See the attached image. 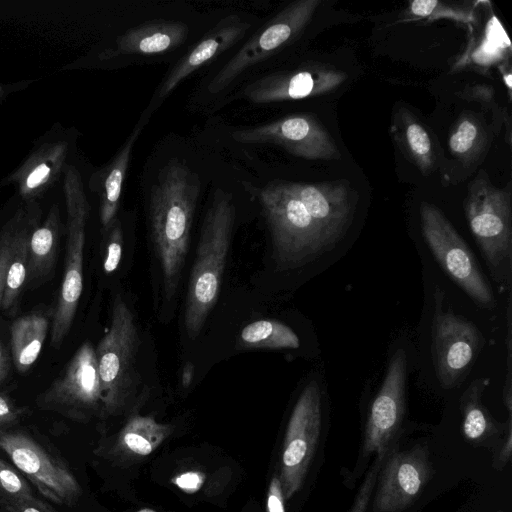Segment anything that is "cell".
<instances>
[{
    "instance_id": "obj_36",
    "label": "cell",
    "mask_w": 512,
    "mask_h": 512,
    "mask_svg": "<svg viewBox=\"0 0 512 512\" xmlns=\"http://www.w3.org/2000/svg\"><path fill=\"white\" fill-rule=\"evenodd\" d=\"M0 512H58L37 496L0 505Z\"/></svg>"
},
{
    "instance_id": "obj_26",
    "label": "cell",
    "mask_w": 512,
    "mask_h": 512,
    "mask_svg": "<svg viewBox=\"0 0 512 512\" xmlns=\"http://www.w3.org/2000/svg\"><path fill=\"white\" fill-rule=\"evenodd\" d=\"M240 343L247 348L296 349L300 345V340L297 334L282 322L258 320L242 329Z\"/></svg>"
},
{
    "instance_id": "obj_40",
    "label": "cell",
    "mask_w": 512,
    "mask_h": 512,
    "mask_svg": "<svg viewBox=\"0 0 512 512\" xmlns=\"http://www.w3.org/2000/svg\"><path fill=\"white\" fill-rule=\"evenodd\" d=\"M194 365L187 362L182 370L181 383L184 388H188L193 379Z\"/></svg>"
},
{
    "instance_id": "obj_8",
    "label": "cell",
    "mask_w": 512,
    "mask_h": 512,
    "mask_svg": "<svg viewBox=\"0 0 512 512\" xmlns=\"http://www.w3.org/2000/svg\"><path fill=\"white\" fill-rule=\"evenodd\" d=\"M35 403L41 410L82 423L106 417L96 352L89 341L79 346L63 373Z\"/></svg>"
},
{
    "instance_id": "obj_22",
    "label": "cell",
    "mask_w": 512,
    "mask_h": 512,
    "mask_svg": "<svg viewBox=\"0 0 512 512\" xmlns=\"http://www.w3.org/2000/svg\"><path fill=\"white\" fill-rule=\"evenodd\" d=\"M60 211L52 205L42 224H37L28 241L26 285L30 288L49 280L54 272L60 238Z\"/></svg>"
},
{
    "instance_id": "obj_18",
    "label": "cell",
    "mask_w": 512,
    "mask_h": 512,
    "mask_svg": "<svg viewBox=\"0 0 512 512\" xmlns=\"http://www.w3.org/2000/svg\"><path fill=\"white\" fill-rule=\"evenodd\" d=\"M250 24L237 16L221 20L193 49L180 59L160 85L157 97H167L187 76L235 44Z\"/></svg>"
},
{
    "instance_id": "obj_5",
    "label": "cell",
    "mask_w": 512,
    "mask_h": 512,
    "mask_svg": "<svg viewBox=\"0 0 512 512\" xmlns=\"http://www.w3.org/2000/svg\"><path fill=\"white\" fill-rule=\"evenodd\" d=\"M63 172L67 240L63 278L50 330L55 349L62 345L72 327L82 294L85 227L90 211L79 171L66 165Z\"/></svg>"
},
{
    "instance_id": "obj_7",
    "label": "cell",
    "mask_w": 512,
    "mask_h": 512,
    "mask_svg": "<svg viewBox=\"0 0 512 512\" xmlns=\"http://www.w3.org/2000/svg\"><path fill=\"white\" fill-rule=\"evenodd\" d=\"M0 450L51 502L71 507L80 499L81 485L66 461L30 432L0 429Z\"/></svg>"
},
{
    "instance_id": "obj_29",
    "label": "cell",
    "mask_w": 512,
    "mask_h": 512,
    "mask_svg": "<svg viewBox=\"0 0 512 512\" xmlns=\"http://www.w3.org/2000/svg\"><path fill=\"white\" fill-rule=\"evenodd\" d=\"M40 215L41 211L36 201L28 202L26 206L20 208L0 230V309L7 269L15 246L26 227Z\"/></svg>"
},
{
    "instance_id": "obj_4",
    "label": "cell",
    "mask_w": 512,
    "mask_h": 512,
    "mask_svg": "<svg viewBox=\"0 0 512 512\" xmlns=\"http://www.w3.org/2000/svg\"><path fill=\"white\" fill-rule=\"evenodd\" d=\"M138 344L135 317L126 301L117 295L110 327L95 349L106 417L124 412L136 392Z\"/></svg>"
},
{
    "instance_id": "obj_35",
    "label": "cell",
    "mask_w": 512,
    "mask_h": 512,
    "mask_svg": "<svg viewBox=\"0 0 512 512\" xmlns=\"http://www.w3.org/2000/svg\"><path fill=\"white\" fill-rule=\"evenodd\" d=\"M171 481L182 491L193 494L203 487L206 475L200 470L188 469L176 474Z\"/></svg>"
},
{
    "instance_id": "obj_10",
    "label": "cell",
    "mask_w": 512,
    "mask_h": 512,
    "mask_svg": "<svg viewBox=\"0 0 512 512\" xmlns=\"http://www.w3.org/2000/svg\"><path fill=\"white\" fill-rule=\"evenodd\" d=\"M432 319V359L437 378L444 388H452L465 376L484 339L476 325L465 318L445 311L444 292L434 287Z\"/></svg>"
},
{
    "instance_id": "obj_43",
    "label": "cell",
    "mask_w": 512,
    "mask_h": 512,
    "mask_svg": "<svg viewBox=\"0 0 512 512\" xmlns=\"http://www.w3.org/2000/svg\"><path fill=\"white\" fill-rule=\"evenodd\" d=\"M498 512H503V511H498Z\"/></svg>"
},
{
    "instance_id": "obj_11",
    "label": "cell",
    "mask_w": 512,
    "mask_h": 512,
    "mask_svg": "<svg viewBox=\"0 0 512 512\" xmlns=\"http://www.w3.org/2000/svg\"><path fill=\"white\" fill-rule=\"evenodd\" d=\"M321 419V391L313 380L299 395L285 432L279 472L285 500L304 482L318 444Z\"/></svg>"
},
{
    "instance_id": "obj_24",
    "label": "cell",
    "mask_w": 512,
    "mask_h": 512,
    "mask_svg": "<svg viewBox=\"0 0 512 512\" xmlns=\"http://www.w3.org/2000/svg\"><path fill=\"white\" fill-rule=\"evenodd\" d=\"M392 128L394 139L406 157L422 174L430 173L434 168L435 155L426 129L405 109L395 115Z\"/></svg>"
},
{
    "instance_id": "obj_3",
    "label": "cell",
    "mask_w": 512,
    "mask_h": 512,
    "mask_svg": "<svg viewBox=\"0 0 512 512\" xmlns=\"http://www.w3.org/2000/svg\"><path fill=\"white\" fill-rule=\"evenodd\" d=\"M259 199L277 269L301 267L334 248L286 181L268 183L260 190Z\"/></svg>"
},
{
    "instance_id": "obj_19",
    "label": "cell",
    "mask_w": 512,
    "mask_h": 512,
    "mask_svg": "<svg viewBox=\"0 0 512 512\" xmlns=\"http://www.w3.org/2000/svg\"><path fill=\"white\" fill-rule=\"evenodd\" d=\"M68 144L64 141L44 143L9 176L19 194L28 202H35L58 179L65 168Z\"/></svg>"
},
{
    "instance_id": "obj_33",
    "label": "cell",
    "mask_w": 512,
    "mask_h": 512,
    "mask_svg": "<svg viewBox=\"0 0 512 512\" xmlns=\"http://www.w3.org/2000/svg\"><path fill=\"white\" fill-rule=\"evenodd\" d=\"M104 230L107 232V236L103 269L106 273L109 274L118 268V265L121 261L123 250V233L121 224L116 218Z\"/></svg>"
},
{
    "instance_id": "obj_41",
    "label": "cell",
    "mask_w": 512,
    "mask_h": 512,
    "mask_svg": "<svg viewBox=\"0 0 512 512\" xmlns=\"http://www.w3.org/2000/svg\"><path fill=\"white\" fill-rule=\"evenodd\" d=\"M7 87L0 85V100L7 94Z\"/></svg>"
},
{
    "instance_id": "obj_30",
    "label": "cell",
    "mask_w": 512,
    "mask_h": 512,
    "mask_svg": "<svg viewBox=\"0 0 512 512\" xmlns=\"http://www.w3.org/2000/svg\"><path fill=\"white\" fill-rule=\"evenodd\" d=\"M487 383V379H476L461 397L462 430L469 440L480 439L491 426L489 415L481 404V395Z\"/></svg>"
},
{
    "instance_id": "obj_6",
    "label": "cell",
    "mask_w": 512,
    "mask_h": 512,
    "mask_svg": "<svg viewBox=\"0 0 512 512\" xmlns=\"http://www.w3.org/2000/svg\"><path fill=\"white\" fill-rule=\"evenodd\" d=\"M464 211L471 233L496 278L511 265L510 188L495 187L486 173L480 171L468 184Z\"/></svg>"
},
{
    "instance_id": "obj_39",
    "label": "cell",
    "mask_w": 512,
    "mask_h": 512,
    "mask_svg": "<svg viewBox=\"0 0 512 512\" xmlns=\"http://www.w3.org/2000/svg\"><path fill=\"white\" fill-rule=\"evenodd\" d=\"M510 416L509 415V422H508V433H507V440L506 442L504 443V446L500 452V455H499V461L501 464H505L510 456H511V448H512V437H511V419H510Z\"/></svg>"
},
{
    "instance_id": "obj_1",
    "label": "cell",
    "mask_w": 512,
    "mask_h": 512,
    "mask_svg": "<svg viewBox=\"0 0 512 512\" xmlns=\"http://www.w3.org/2000/svg\"><path fill=\"white\" fill-rule=\"evenodd\" d=\"M200 180L185 163L169 161L152 186L149 219L167 298L176 293L187 251Z\"/></svg>"
},
{
    "instance_id": "obj_27",
    "label": "cell",
    "mask_w": 512,
    "mask_h": 512,
    "mask_svg": "<svg viewBox=\"0 0 512 512\" xmlns=\"http://www.w3.org/2000/svg\"><path fill=\"white\" fill-rule=\"evenodd\" d=\"M40 216L35 218L21 234L11 256L4 287L1 309L10 313L15 309L19 296L26 285L28 241L33 228L38 224Z\"/></svg>"
},
{
    "instance_id": "obj_38",
    "label": "cell",
    "mask_w": 512,
    "mask_h": 512,
    "mask_svg": "<svg viewBox=\"0 0 512 512\" xmlns=\"http://www.w3.org/2000/svg\"><path fill=\"white\" fill-rule=\"evenodd\" d=\"M11 366L10 356L0 339V384L7 378Z\"/></svg>"
},
{
    "instance_id": "obj_32",
    "label": "cell",
    "mask_w": 512,
    "mask_h": 512,
    "mask_svg": "<svg viewBox=\"0 0 512 512\" xmlns=\"http://www.w3.org/2000/svg\"><path fill=\"white\" fill-rule=\"evenodd\" d=\"M409 11L417 18L429 20L445 18L468 23L473 19L471 13L466 9L437 0H414L409 4Z\"/></svg>"
},
{
    "instance_id": "obj_31",
    "label": "cell",
    "mask_w": 512,
    "mask_h": 512,
    "mask_svg": "<svg viewBox=\"0 0 512 512\" xmlns=\"http://www.w3.org/2000/svg\"><path fill=\"white\" fill-rule=\"evenodd\" d=\"M35 496L27 478L11 462L0 458V505Z\"/></svg>"
},
{
    "instance_id": "obj_20",
    "label": "cell",
    "mask_w": 512,
    "mask_h": 512,
    "mask_svg": "<svg viewBox=\"0 0 512 512\" xmlns=\"http://www.w3.org/2000/svg\"><path fill=\"white\" fill-rule=\"evenodd\" d=\"M170 424L151 416L134 415L110 444L97 449V454L116 462L138 460L152 454L172 433Z\"/></svg>"
},
{
    "instance_id": "obj_15",
    "label": "cell",
    "mask_w": 512,
    "mask_h": 512,
    "mask_svg": "<svg viewBox=\"0 0 512 512\" xmlns=\"http://www.w3.org/2000/svg\"><path fill=\"white\" fill-rule=\"evenodd\" d=\"M407 355L397 349L392 355L384 380L374 398L367 419L363 451L366 455L385 453L387 444L400 427L405 411Z\"/></svg>"
},
{
    "instance_id": "obj_14",
    "label": "cell",
    "mask_w": 512,
    "mask_h": 512,
    "mask_svg": "<svg viewBox=\"0 0 512 512\" xmlns=\"http://www.w3.org/2000/svg\"><path fill=\"white\" fill-rule=\"evenodd\" d=\"M346 79L345 72L312 62L295 70L261 77L245 87L244 96L254 104L298 100L334 91Z\"/></svg>"
},
{
    "instance_id": "obj_25",
    "label": "cell",
    "mask_w": 512,
    "mask_h": 512,
    "mask_svg": "<svg viewBox=\"0 0 512 512\" xmlns=\"http://www.w3.org/2000/svg\"><path fill=\"white\" fill-rule=\"evenodd\" d=\"M141 129L142 124L135 127L102 176L99 214L103 229L116 217L132 148Z\"/></svg>"
},
{
    "instance_id": "obj_16",
    "label": "cell",
    "mask_w": 512,
    "mask_h": 512,
    "mask_svg": "<svg viewBox=\"0 0 512 512\" xmlns=\"http://www.w3.org/2000/svg\"><path fill=\"white\" fill-rule=\"evenodd\" d=\"M286 184L307 208L330 244L335 247L348 231L358 202V195L349 181H286Z\"/></svg>"
},
{
    "instance_id": "obj_2",
    "label": "cell",
    "mask_w": 512,
    "mask_h": 512,
    "mask_svg": "<svg viewBox=\"0 0 512 512\" xmlns=\"http://www.w3.org/2000/svg\"><path fill=\"white\" fill-rule=\"evenodd\" d=\"M235 216L232 195L223 189H216L202 222L187 289L184 325L191 338L199 335L218 300Z\"/></svg>"
},
{
    "instance_id": "obj_34",
    "label": "cell",
    "mask_w": 512,
    "mask_h": 512,
    "mask_svg": "<svg viewBox=\"0 0 512 512\" xmlns=\"http://www.w3.org/2000/svg\"><path fill=\"white\" fill-rule=\"evenodd\" d=\"M26 407H21L5 393L0 392V429L15 427L27 414Z\"/></svg>"
},
{
    "instance_id": "obj_12",
    "label": "cell",
    "mask_w": 512,
    "mask_h": 512,
    "mask_svg": "<svg viewBox=\"0 0 512 512\" xmlns=\"http://www.w3.org/2000/svg\"><path fill=\"white\" fill-rule=\"evenodd\" d=\"M320 3V0H298L287 5L217 72L208 84V91H222L246 69L294 39L310 22Z\"/></svg>"
},
{
    "instance_id": "obj_21",
    "label": "cell",
    "mask_w": 512,
    "mask_h": 512,
    "mask_svg": "<svg viewBox=\"0 0 512 512\" xmlns=\"http://www.w3.org/2000/svg\"><path fill=\"white\" fill-rule=\"evenodd\" d=\"M187 36L188 27L183 22L154 20L132 28L119 36L115 49L104 51L101 58L163 53L181 45Z\"/></svg>"
},
{
    "instance_id": "obj_23",
    "label": "cell",
    "mask_w": 512,
    "mask_h": 512,
    "mask_svg": "<svg viewBox=\"0 0 512 512\" xmlns=\"http://www.w3.org/2000/svg\"><path fill=\"white\" fill-rule=\"evenodd\" d=\"M50 315L36 310L16 318L10 328L11 358L20 373L38 359L50 328Z\"/></svg>"
},
{
    "instance_id": "obj_13",
    "label": "cell",
    "mask_w": 512,
    "mask_h": 512,
    "mask_svg": "<svg viewBox=\"0 0 512 512\" xmlns=\"http://www.w3.org/2000/svg\"><path fill=\"white\" fill-rule=\"evenodd\" d=\"M243 144H274L307 160H337V144L327 129L310 114H293L258 126L232 132Z\"/></svg>"
},
{
    "instance_id": "obj_37",
    "label": "cell",
    "mask_w": 512,
    "mask_h": 512,
    "mask_svg": "<svg viewBox=\"0 0 512 512\" xmlns=\"http://www.w3.org/2000/svg\"><path fill=\"white\" fill-rule=\"evenodd\" d=\"M285 497L279 477L275 473L269 483L266 499V512H285Z\"/></svg>"
},
{
    "instance_id": "obj_42",
    "label": "cell",
    "mask_w": 512,
    "mask_h": 512,
    "mask_svg": "<svg viewBox=\"0 0 512 512\" xmlns=\"http://www.w3.org/2000/svg\"><path fill=\"white\" fill-rule=\"evenodd\" d=\"M135 512H157V511L154 509H151V508H143V509L137 510Z\"/></svg>"
},
{
    "instance_id": "obj_17",
    "label": "cell",
    "mask_w": 512,
    "mask_h": 512,
    "mask_svg": "<svg viewBox=\"0 0 512 512\" xmlns=\"http://www.w3.org/2000/svg\"><path fill=\"white\" fill-rule=\"evenodd\" d=\"M427 449L414 446L391 455L383 465L373 501V512H403L429 479Z\"/></svg>"
},
{
    "instance_id": "obj_9",
    "label": "cell",
    "mask_w": 512,
    "mask_h": 512,
    "mask_svg": "<svg viewBox=\"0 0 512 512\" xmlns=\"http://www.w3.org/2000/svg\"><path fill=\"white\" fill-rule=\"evenodd\" d=\"M423 238L445 272L472 300L484 308L495 305L493 290L467 243L434 204H420Z\"/></svg>"
},
{
    "instance_id": "obj_28",
    "label": "cell",
    "mask_w": 512,
    "mask_h": 512,
    "mask_svg": "<svg viewBox=\"0 0 512 512\" xmlns=\"http://www.w3.org/2000/svg\"><path fill=\"white\" fill-rule=\"evenodd\" d=\"M486 142L480 121L471 114H463L455 123L448 138L451 154L462 162L477 158Z\"/></svg>"
}]
</instances>
